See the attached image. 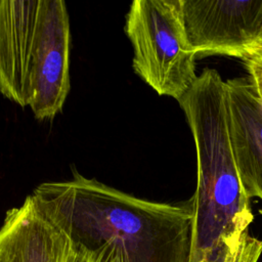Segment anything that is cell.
Masks as SVG:
<instances>
[{
  "label": "cell",
  "instance_id": "cell-1",
  "mask_svg": "<svg viewBox=\"0 0 262 262\" xmlns=\"http://www.w3.org/2000/svg\"><path fill=\"white\" fill-rule=\"evenodd\" d=\"M31 195L74 245H108L127 262H191V200L150 202L77 171L71 180L41 183Z\"/></svg>",
  "mask_w": 262,
  "mask_h": 262
},
{
  "label": "cell",
  "instance_id": "cell-2",
  "mask_svg": "<svg viewBox=\"0 0 262 262\" xmlns=\"http://www.w3.org/2000/svg\"><path fill=\"white\" fill-rule=\"evenodd\" d=\"M178 102L196 150L191 262H212L249 232L254 219L231 150L225 82L205 69Z\"/></svg>",
  "mask_w": 262,
  "mask_h": 262
},
{
  "label": "cell",
  "instance_id": "cell-3",
  "mask_svg": "<svg viewBox=\"0 0 262 262\" xmlns=\"http://www.w3.org/2000/svg\"><path fill=\"white\" fill-rule=\"evenodd\" d=\"M70 19L62 0H0V93L38 120L70 92Z\"/></svg>",
  "mask_w": 262,
  "mask_h": 262
},
{
  "label": "cell",
  "instance_id": "cell-4",
  "mask_svg": "<svg viewBox=\"0 0 262 262\" xmlns=\"http://www.w3.org/2000/svg\"><path fill=\"white\" fill-rule=\"evenodd\" d=\"M125 32L133 47L134 72L159 95L177 101L196 80V55L190 49L181 0H135Z\"/></svg>",
  "mask_w": 262,
  "mask_h": 262
},
{
  "label": "cell",
  "instance_id": "cell-5",
  "mask_svg": "<svg viewBox=\"0 0 262 262\" xmlns=\"http://www.w3.org/2000/svg\"><path fill=\"white\" fill-rule=\"evenodd\" d=\"M183 27L198 57L243 58L260 45L262 0H181Z\"/></svg>",
  "mask_w": 262,
  "mask_h": 262
},
{
  "label": "cell",
  "instance_id": "cell-6",
  "mask_svg": "<svg viewBox=\"0 0 262 262\" xmlns=\"http://www.w3.org/2000/svg\"><path fill=\"white\" fill-rule=\"evenodd\" d=\"M230 145L249 199L262 201V101L248 78L225 81Z\"/></svg>",
  "mask_w": 262,
  "mask_h": 262
},
{
  "label": "cell",
  "instance_id": "cell-7",
  "mask_svg": "<svg viewBox=\"0 0 262 262\" xmlns=\"http://www.w3.org/2000/svg\"><path fill=\"white\" fill-rule=\"evenodd\" d=\"M68 236L32 195L7 211L0 228V262H63Z\"/></svg>",
  "mask_w": 262,
  "mask_h": 262
},
{
  "label": "cell",
  "instance_id": "cell-8",
  "mask_svg": "<svg viewBox=\"0 0 262 262\" xmlns=\"http://www.w3.org/2000/svg\"><path fill=\"white\" fill-rule=\"evenodd\" d=\"M63 262H127L124 255L114 247L103 245L87 249L72 244L69 241Z\"/></svg>",
  "mask_w": 262,
  "mask_h": 262
},
{
  "label": "cell",
  "instance_id": "cell-9",
  "mask_svg": "<svg viewBox=\"0 0 262 262\" xmlns=\"http://www.w3.org/2000/svg\"><path fill=\"white\" fill-rule=\"evenodd\" d=\"M262 254V241L246 233L233 247L212 262H258Z\"/></svg>",
  "mask_w": 262,
  "mask_h": 262
},
{
  "label": "cell",
  "instance_id": "cell-10",
  "mask_svg": "<svg viewBox=\"0 0 262 262\" xmlns=\"http://www.w3.org/2000/svg\"><path fill=\"white\" fill-rule=\"evenodd\" d=\"M245 68L249 74V80L257 96L262 101V45L250 50L243 58Z\"/></svg>",
  "mask_w": 262,
  "mask_h": 262
},
{
  "label": "cell",
  "instance_id": "cell-11",
  "mask_svg": "<svg viewBox=\"0 0 262 262\" xmlns=\"http://www.w3.org/2000/svg\"><path fill=\"white\" fill-rule=\"evenodd\" d=\"M260 45H262V36H261V40H260Z\"/></svg>",
  "mask_w": 262,
  "mask_h": 262
}]
</instances>
